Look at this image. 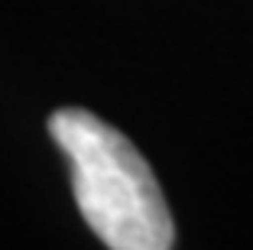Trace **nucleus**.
<instances>
[{
    "label": "nucleus",
    "instance_id": "1",
    "mask_svg": "<svg viewBox=\"0 0 253 250\" xmlns=\"http://www.w3.org/2000/svg\"><path fill=\"white\" fill-rule=\"evenodd\" d=\"M49 133L68 159L75 201L88 228L107 247L166 250L175 244L156 176L124 133L82 107L55 110Z\"/></svg>",
    "mask_w": 253,
    "mask_h": 250
}]
</instances>
